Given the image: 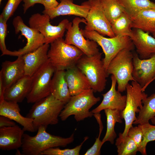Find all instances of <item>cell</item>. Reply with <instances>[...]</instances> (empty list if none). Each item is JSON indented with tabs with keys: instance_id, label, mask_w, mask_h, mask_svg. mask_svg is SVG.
Listing matches in <instances>:
<instances>
[{
	"instance_id": "cell-1",
	"label": "cell",
	"mask_w": 155,
	"mask_h": 155,
	"mask_svg": "<svg viewBox=\"0 0 155 155\" xmlns=\"http://www.w3.org/2000/svg\"><path fill=\"white\" fill-rule=\"evenodd\" d=\"M46 129L44 126H40L34 136L24 134L21 147L23 155H40L46 149L60 146L65 147L74 140L73 133L69 137H64L50 134L46 131Z\"/></svg>"
},
{
	"instance_id": "cell-2",
	"label": "cell",
	"mask_w": 155,
	"mask_h": 155,
	"mask_svg": "<svg viewBox=\"0 0 155 155\" xmlns=\"http://www.w3.org/2000/svg\"><path fill=\"white\" fill-rule=\"evenodd\" d=\"M26 117L32 119L35 131L42 126L47 128L49 125H55L65 104L56 99L51 94L34 103Z\"/></svg>"
},
{
	"instance_id": "cell-3",
	"label": "cell",
	"mask_w": 155,
	"mask_h": 155,
	"mask_svg": "<svg viewBox=\"0 0 155 155\" xmlns=\"http://www.w3.org/2000/svg\"><path fill=\"white\" fill-rule=\"evenodd\" d=\"M102 54L99 52L91 56L84 54L76 65L86 78L94 92H101L105 89L109 75L104 67Z\"/></svg>"
},
{
	"instance_id": "cell-4",
	"label": "cell",
	"mask_w": 155,
	"mask_h": 155,
	"mask_svg": "<svg viewBox=\"0 0 155 155\" xmlns=\"http://www.w3.org/2000/svg\"><path fill=\"white\" fill-rule=\"evenodd\" d=\"M81 29L85 37L96 42L102 48L104 54L102 61L106 70L111 61L120 51L124 49L132 51L134 48L135 46L129 36L119 35L107 38L95 30Z\"/></svg>"
},
{
	"instance_id": "cell-5",
	"label": "cell",
	"mask_w": 155,
	"mask_h": 155,
	"mask_svg": "<svg viewBox=\"0 0 155 155\" xmlns=\"http://www.w3.org/2000/svg\"><path fill=\"white\" fill-rule=\"evenodd\" d=\"M50 44L48 56L50 62L56 70H66L76 66L84 54L76 46L66 44L63 38L55 40Z\"/></svg>"
},
{
	"instance_id": "cell-6",
	"label": "cell",
	"mask_w": 155,
	"mask_h": 155,
	"mask_svg": "<svg viewBox=\"0 0 155 155\" xmlns=\"http://www.w3.org/2000/svg\"><path fill=\"white\" fill-rule=\"evenodd\" d=\"M94 92L93 90L90 89L71 96L59 115L61 119L65 121L72 115L74 116L77 122L91 117L94 114L90 109L100 100V97L95 96Z\"/></svg>"
},
{
	"instance_id": "cell-7",
	"label": "cell",
	"mask_w": 155,
	"mask_h": 155,
	"mask_svg": "<svg viewBox=\"0 0 155 155\" xmlns=\"http://www.w3.org/2000/svg\"><path fill=\"white\" fill-rule=\"evenodd\" d=\"M133 53L131 51L124 49L120 51L110 63L106 71L116 79L117 90L121 92L126 90L130 81H135L132 76Z\"/></svg>"
},
{
	"instance_id": "cell-8",
	"label": "cell",
	"mask_w": 155,
	"mask_h": 155,
	"mask_svg": "<svg viewBox=\"0 0 155 155\" xmlns=\"http://www.w3.org/2000/svg\"><path fill=\"white\" fill-rule=\"evenodd\" d=\"M141 86L135 81L127 85V99L125 107L121 111V115L125 121V127L122 133H119V137L124 139L127 135L129 129L132 126L137 117L136 113H139L143 105L142 100L148 97V95L142 90Z\"/></svg>"
},
{
	"instance_id": "cell-9",
	"label": "cell",
	"mask_w": 155,
	"mask_h": 155,
	"mask_svg": "<svg viewBox=\"0 0 155 155\" xmlns=\"http://www.w3.org/2000/svg\"><path fill=\"white\" fill-rule=\"evenodd\" d=\"M56 71L49 60L32 75L30 90L26 98L28 103H34L51 94V81Z\"/></svg>"
},
{
	"instance_id": "cell-10",
	"label": "cell",
	"mask_w": 155,
	"mask_h": 155,
	"mask_svg": "<svg viewBox=\"0 0 155 155\" xmlns=\"http://www.w3.org/2000/svg\"><path fill=\"white\" fill-rule=\"evenodd\" d=\"M50 19L47 14L37 13L32 15L28 21L29 27L38 31L44 37L45 43L48 44L63 38L69 22L68 19H64L55 26L50 23Z\"/></svg>"
},
{
	"instance_id": "cell-11",
	"label": "cell",
	"mask_w": 155,
	"mask_h": 155,
	"mask_svg": "<svg viewBox=\"0 0 155 155\" xmlns=\"http://www.w3.org/2000/svg\"><path fill=\"white\" fill-rule=\"evenodd\" d=\"M81 23L86 24V19L76 17L72 22H69L66 28L64 41L68 44L77 47L86 55L91 56L96 54L99 52L98 45L93 40L85 39L79 28L80 24Z\"/></svg>"
},
{
	"instance_id": "cell-12",
	"label": "cell",
	"mask_w": 155,
	"mask_h": 155,
	"mask_svg": "<svg viewBox=\"0 0 155 155\" xmlns=\"http://www.w3.org/2000/svg\"><path fill=\"white\" fill-rule=\"evenodd\" d=\"M12 24L16 34L21 32L27 39V43L22 48L18 51H10L9 55L19 56L32 52L45 44L44 37L38 30L29 27L19 16L13 19Z\"/></svg>"
},
{
	"instance_id": "cell-13",
	"label": "cell",
	"mask_w": 155,
	"mask_h": 155,
	"mask_svg": "<svg viewBox=\"0 0 155 155\" xmlns=\"http://www.w3.org/2000/svg\"><path fill=\"white\" fill-rule=\"evenodd\" d=\"M90 9L86 18L84 29L95 30L102 35L109 37L115 36L110 23L105 15L100 0H88Z\"/></svg>"
},
{
	"instance_id": "cell-14",
	"label": "cell",
	"mask_w": 155,
	"mask_h": 155,
	"mask_svg": "<svg viewBox=\"0 0 155 155\" xmlns=\"http://www.w3.org/2000/svg\"><path fill=\"white\" fill-rule=\"evenodd\" d=\"M133 78L144 92L148 86L155 80V54L148 59H142L137 53H133Z\"/></svg>"
},
{
	"instance_id": "cell-15",
	"label": "cell",
	"mask_w": 155,
	"mask_h": 155,
	"mask_svg": "<svg viewBox=\"0 0 155 155\" xmlns=\"http://www.w3.org/2000/svg\"><path fill=\"white\" fill-rule=\"evenodd\" d=\"M60 3L56 7L44 9L43 13L47 14L51 19L60 16L74 15L85 19L90 9L88 1L79 5L74 3L73 0H60Z\"/></svg>"
},
{
	"instance_id": "cell-16",
	"label": "cell",
	"mask_w": 155,
	"mask_h": 155,
	"mask_svg": "<svg viewBox=\"0 0 155 155\" xmlns=\"http://www.w3.org/2000/svg\"><path fill=\"white\" fill-rule=\"evenodd\" d=\"M111 84L110 90L102 94L103 100L100 104L91 111L93 113H99L106 109L118 110L121 111L125 108L127 99L126 95H122L121 92L117 90V81L115 77L111 75Z\"/></svg>"
},
{
	"instance_id": "cell-17",
	"label": "cell",
	"mask_w": 155,
	"mask_h": 155,
	"mask_svg": "<svg viewBox=\"0 0 155 155\" xmlns=\"http://www.w3.org/2000/svg\"><path fill=\"white\" fill-rule=\"evenodd\" d=\"M130 37L140 59H148L155 54V38L148 32L133 28Z\"/></svg>"
},
{
	"instance_id": "cell-18",
	"label": "cell",
	"mask_w": 155,
	"mask_h": 155,
	"mask_svg": "<svg viewBox=\"0 0 155 155\" xmlns=\"http://www.w3.org/2000/svg\"><path fill=\"white\" fill-rule=\"evenodd\" d=\"M49 44L45 43L36 50L22 55L25 75H32L49 61Z\"/></svg>"
},
{
	"instance_id": "cell-19",
	"label": "cell",
	"mask_w": 155,
	"mask_h": 155,
	"mask_svg": "<svg viewBox=\"0 0 155 155\" xmlns=\"http://www.w3.org/2000/svg\"><path fill=\"white\" fill-rule=\"evenodd\" d=\"M18 57L14 61H6L2 63L0 75L6 89L25 75L23 56Z\"/></svg>"
},
{
	"instance_id": "cell-20",
	"label": "cell",
	"mask_w": 155,
	"mask_h": 155,
	"mask_svg": "<svg viewBox=\"0 0 155 155\" xmlns=\"http://www.w3.org/2000/svg\"><path fill=\"white\" fill-rule=\"evenodd\" d=\"M24 131L15 125L0 128V149L3 150H18L21 148Z\"/></svg>"
},
{
	"instance_id": "cell-21",
	"label": "cell",
	"mask_w": 155,
	"mask_h": 155,
	"mask_svg": "<svg viewBox=\"0 0 155 155\" xmlns=\"http://www.w3.org/2000/svg\"><path fill=\"white\" fill-rule=\"evenodd\" d=\"M18 103L5 100L0 103V115L7 117L17 122L23 127L24 131H35L32 120L21 115Z\"/></svg>"
},
{
	"instance_id": "cell-22",
	"label": "cell",
	"mask_w": 155,
	"mask_h": 155,
	"mask_svg": "<svg viewBox=\"0 0 155 155\" xmlns=\"http://www.w3.org/2000/svg\"><path fill=\"white\" fill-rule=\"evenodd\" d=\"M32 81V76L25 75L6 89L4 100L18 103L22 102L30 90Z\"/></svg>"
},
{
	"instance_id": "cell-23",
	"label": "cell",
	"mask_w": 155,
	"mask_h": 155,
	"mask_svg": "<svg viewBox=\"0 0 155 155\" xmlns=\"http://www.w3.org/2000/svg\"><path fill=\"white\" fill-rule=\"evenodd\" d=\"M65 78L71 96L91 89L86 78L76 66L65 70Z\"/></svg>"
},
{
	"instance_id": "cell-24",
	"label": "cell",
	"mask_w": 155,
	"mask_h": 155,
	"mask_svg": "<svg viewBox=\"0 0 155 155\" xmlns=\"http://www.w3.org/2000/svg\"><path fill=\"white\" fill-rule=\"evenodd\" d=\"M51 92L56 99L65 104L69 101L71 96L65 78V70L55 71L51 81Z\"/></svg>"
},
{
	"instance_id": "cell-25",
	"label": "cell",
	"mask_w": 155,
	"mask_h": 155,
	"mask_svg": "<svg viewBox=\"0 0 155 155\" xmlns=\"http://www.w3.org/2000/svg\"><path fill=\"white\" fill-rule=\"evenodd\" d=\"M130 17L132 28L140 29L149 33L155 32V9L143 10Z\"/></svg>"
},
{
	"instance_id": "cell-26",
	"label": "cell",
	"mask_w": 155,
	"mask_h": 155,
	"mask_svg": "<svg viewBox=\"0 0 155 155\" xmlns=\"http://www.w3.org/2000/svg\"><path fill=\"white\" fill-rule=\"evenodd\" d=\"M106 118V130L105 135L102 140V144L107 141L111 144L114 143L117 137L115 130V124L122 123L123 119L121 111L118 110L106 109L104 110Z\"/></svg>"
},
{
	"instance_id": "cell-27",
	"label": "cell",
	"mask_w": 155,
	"mask_h": 155,
	"mask_svg": "<svg viewBox=\"0 0 155 155\" xmlns=\"http://www.w3.org/2000/svg\"><path fill=\"white\" fill-rule=\"evenodd\" d=\"M142 103V106L133 124L142 125L149 123V121L155 117V93L143 99Z\"/></svg>"
},
{
	"instance_id": "cell-28",
	"label": "cell",
	"mask_w": 155,
	"mask_h": 155,
	"mask_svg": "<svg viewBox=\"0 0 155 155\" xmlns=\"http://www.w3.org/2000/svg\"><path fill=\"white\" fill-rule=\"evenodd\" d=\"M120 4L130 17L147 9H155V3L150 0H118Z\"/></svg>"
},
{
	"instance_id": "cell-29",
	"label": "cell",
	"mask_w": 155,
	"mask_h": 155,
	"mask_svg": "<svg viewBox=\"0 0 155 155\" xmlns=\"http://www.w3.org/2000/svg\"><path fill=\"white\" fill-rule=\"evenodd\" d=\"M132 21L130 16L125 11L111 24L112 30L115 36H127L129 37L132 32Z\"/></svg>"
},
{
	"instance_id": "cell-30",
	"label": "cell",
	"mask_w": 155,
	"mask_h": 155,
	"mask_svg": "<svg viewBox=\"0 0 155 155\" xmlns=\"http://www.w3.org/2000/svg\"><path fill=\"white\" fill-rule=\"evenodd\" d=\"M107 20L111 24L125 11L118 0H100Z\"/></svg>"
},
{
	"instance_id": "cell-31",
	"label": "cell",
	"mask_w": 155,
	"mask_h": 155,
	"mask_svg": "<svg viewBox=\"0 0 155 155\" xmlns=\"http://www.w3.org/2000/svg\"><path fill=\"white\" fill-rule=\"evenodd\" d=\"M115 145L118 155H135L138 152V148L134 140L127 135L124 139L118 137Z\"/></svg>"
},
{
	"instance_id": "cell-32",
	"label": "cell",
	"mask_w": 155,
	"mask_h": 155,
	"mask_svg": "<svg viewBox=\"0 0 155 155\" xmlns=\"http://www.w3.org/2000/svg\"><path fill=\"white\" fill-rule=\"evenodd\" d=\"M141 128L143 133V137L140 152L143 155H146V148L149 142L155 140V125L149 123L145 124H138Z\"/></svg>"
},
{
	"instance_id": "cell-33",
	"label": "cell",
	"mask_w": 155,
	"mask_h": 155,
	"mask_svg": "<svg viewBox=\"0 0 155 155\" xmlns=\"http://www.w3.org/2000/svg\"><path fill=\"white\" fill-rule=\"evenodd\" d=\"M89 137L86 136L81 144L72 149H61L59 147L46 149L41 153L40 155H79L82 146Z\"/></svg>"
},
{
	"instance_id": "cell-34",
	"label": "cell",
	"mask_w": 155,
	"mask_h": 155,
	"mask_svg": "<svg viewBox=\"0 0 155 155\" xmlns=\"http://www.w3.org/2000/svg\"><path fill=\"white\" fill-rule=\"evenodd\" d=\"M93 116L96 118L99 127L98 136L96 138V141L93 145L86 152L84 155H100L101 154V148L103 145L102 141L100 139L101 135L103 129V126L101 120V115L99 113L93 114Z\"/></svg>"
},
{
	"instance_id": "cell-35",
	"label": "cell",
	"mask_w": 155,
	"mask_h": 155,
	"mask_svg": "<svg viewBox=\"0 0 155 155\" xmlns=\"http://www.w3.org/2000/svg\"><path fill=\"white\" fill-rule=\"evenodd\" d=\"M7 22L0 15V48L2 54L1 56L8 55L9 51L6 48L5 44V38L7 34Z\"/></svg>"
},
{
	"instance_id": "cell-36",
	"label": "cell",
	"mask_w": 155,
	"mask_h": 155,
	"mask_svg": "<svg viewBox=\"0 0 155 155\" xmlns=\"http://www.w3.org/2000/svg\"><path fill=\"white\" fill-rule=\"evenodd\" d=\"M127 135L131 138L136 144L140 152L143 137V133L142 129L139 125L138 126H132L129 129Z\"/></svg>"
},
{
	"instance_id": "cell-37",
	"label": "cell",
	"mask_w": 155,
	"mask_h": 155,
	"mask_svg": "<svg viewBox=\"0 0 155 155\" xmlns=\"http://www.w3.org/2000/svg\"><path fill=\"white\" fill-rule=\"evenodd\" d=\"M22 0H8L1 15L6 22L12 15Z\"/></svg>"
},
{
	"instance_id": "cell-38",
	"label": "cell",
	"mask_w": 155,
	"mask_h": 155,
	"mask_svg": "<svg viewBox=\"0 0 155 155\" xmlns=\"http://www.w3.org/2000/svg\"><path fill=\"white\" fill-rule=\"evenodd\" d=\"M0 128L13 126L16 125L14 121L6 116L0 115Z\"/></svg>"
},
{
	"instance_id": "cell-39",
	"label": "cell",
	"mask_w": 155,
	"mask_h": 155,
	"mask_svg": "<svg viewBox=\"0 0 155 155\" xmlns=\"http://www.w3.org/2000/svg\"><path fill=\"white\" fill-rule=\"evenodd\" d=\"M24 3L23 5L24 13H25L28 9L36 3L43 5V0H22Z\"/></svg>"
},
{
	"instance_id": "cell-40",
	"label": "cell",
	"mask_w": 155,
	"mask_h": 155,
	"mask_svg": "<svg viewBox=\"0 0 155 155\" xmlns=\"http://www.w3.org/2000/svg\"><path fill=\"white\" fill-rule=\"evenodd\" d=\"M59 3L56 0H43L44 9H49L57 7Z\"/></svg>"
},
{
	"instance_id": "cell-41",
	"label": "cell",
	"mask_w": 155,
	"mask_h": 155,
	"mask_svg": "<svg viewBox=\"0 0 155 155\" xmlns=\"http://www.w3.org/2000/svg\"><path fill=\"white\" fill-rule=\"evenodd\" d=\"M6 89L2 77L0 75V103L5 100L4 95Z\"/></svg>"
},
{
	"instance_id": "cell-42",
	"label": "cell",
	"mask_w": 155,
	"mask_h": 155,
	"mask_svg": "<svg viewBox=\"0 0 155 155\" xmlns=\"http://www.w3.org/2000/svg\"><path fill=\"white\" fill-rule=\"evenodd\" d=\"M150 120L152 123V124L155 125V117H154L152 118Z\"/></svg>"
},
{
	"instance_id": "cell-43",
	"label": "cell",
	"mask_w": 155,
	"mask_h": 155,
	"mask_svg": "<svg viewBox=\"0 0 155 155\" xmlns=\"http://www.w3.org/2000/svg\"><path fill=\"white\" fill-rule=\"evenodd\" d=\"M154 37L155 38V32L152 34Z\"/></svg>"
},
{
	"instance_id": "cell-44",
	"label": "cell",
	"mask_w": 155,
	"mask_h": 155,
	"mask_svg": "<svg viewBox=\"0 0 155 155\" xmlns=\"http://www.w3.org/2000/svg\"><path fill=\"white\" fill-rule=\"evenodd\" d=\"M2 0H0V3L1 4V2L2 1Z\"/></svg>"
}]
</instances>
